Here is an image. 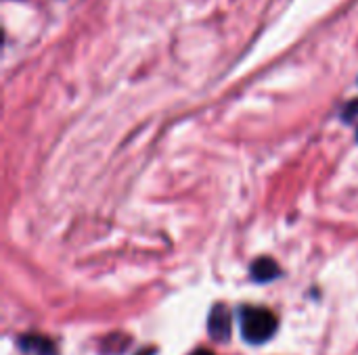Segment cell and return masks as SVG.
<instances>
[{
  "mask_svg": "<svg viewBox=\"0 0 358 355\" xmlns=\"http://www.w3.org/2000/svg\"><path fill=\"white\" fill-rule=\"evenodd\" d=\"M358 115V100H355V103H348V107L344 109V119L346 121H350L352 117H357Z\"/></svg>",
  "mask_w": 358,
  "mask_h": 355,
  "instance_id": "obj_5",
  "label": "cell"
},
{
  "mask_svg": "<svg viewBox=\"0 0 358 355\" xmlns=\"http://www.w3.org/2000/svg\"><path fill=\"white\" fill-rule=\"evenodd\" d=\"M208 333L214 341H229L233 333V316L224 305H216L208 320Z\"/></svg>",
  "mask_w": 358,
  "mask_h": 355,
  "instance_id": "obj_2",
  "label": "cell"
},
{
  "mask_svg": "<svg viewBox=\"0 0 358 355\" xmlns=\"http://www.w3.org/2000/svg\"><path fill=\"white\" fill-rule=\"evenodd\" d=\"M281 276V270L275 259L271 257H260L252 264V278L256 282H271Z\"/></svg>",
  "mask_w": 358,
  "mask_h": 355,
  "instance_id": "obj_3",
  "label": "cell"
},
{
  "mask_svg": "<svg viewBox=\"0 0 358 355\" xmlns=\"http://www.w3.org/2000/svg\"><path fill=\"white\" fill-rule=\"evenodd\" d=\"M19 347L23 352H29V354L36 355H55V345L44 339V337H38V335H27V337H21L19 339Z\"/></svg>",
  "mask_w": 358,
  "mask_h": 355,
  "instance_id": "obj_4",
  "label": "cell"
},
{
  "mask_svg": "<svg viewBox=\"0 0 358 355\" xmlns=\"http://www.w3.org/2000/svg\"><path fill=\"white\" fill-rule=\"evenodd\" d=\"M277 316L264 308H241L239 328L241 337L250 345H262L277 333Z\"/></svg>",
  "mask_w": 358,
  "mask_h": 355,
  "instance_id": "obj_1",
  "label": "cell"
},
{
  "mask_svg": "<svg viewBox=\"0 0 358 355\" xmlns=\"http://www.w3.org/2000/svg\"><path fill=\"white\" fill-rule=\"evenodd\" d=\"M191 355H214L210 349H197V352H193Z\"/></svg>",
  "mask_w": 358,
  "mask_h": 355,
  "instance_id": "obj_6",
  "label": "cell"
}]
</instances>
